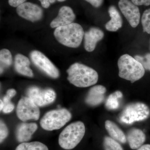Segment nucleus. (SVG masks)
<instances>
[{"mask_svg": "<svg viewBox=\"0 0 150 150\" xmlns=\"http://www.w3.org/2000/svg\"><path fill=\"white\" fill-rule=\"evenodd\" d=\"M90 3L92 6L95 8H98L102 5L103 0H85Z\"/></svg>", "mask_w": 150, "mask_h": 150, "instance_id": "31", "label": "nucleus"}, {"mask_svg": "<svg viewBox=\"0 0 150 150\" xmlns=\"http://www.w3.org/2000/svg\"><path fill=\"white\" fill-rule=\"evenodd\" d=\"M26 95L38 106H46L54 102L56 98V94L53 89H43L37 86H31L26 91Z\"/></svg>", "mask_w": 150, "mask_h": 150, "instance_id": "8", "label": "nucleus"}, {"mask_svg": "<svg viewBox=\"0 0 150 150\" xmlns=\"http://www.w3.org/2000/svg\"><path fill=\"white\" fill-rule=\"evenodd\" d=\"M57 1H59V2H64L66 1V0H57Z\"/></svg>", "mask_w": 150, "mask_h": 150, "instance_id": "35", "label": "nucleus"}, {"mask_svg": "<svg viewBox=\"0 0 150 150\" xmlns=\"http://www.w3.org/2000/svg\"><path fill=\"white\" fill-rule=\"evenodd\" d=\"M108 11L111 19L105 24V28L108 31L115 32L122 26V18L118 10L114 6H110Z\"/></svg>", "mask_w": 150, "mask_h": 150, "instance_id": "17", "label": "nucleus"}, {"mask_svg": "<svg viewBox=\"0 0 150 150\" xmlns=\"http://www.w3.org/2000/svg\"><path fill=\"white\" fill-rule=\"evenodd\" d=\"M26 0H8V4L11 6L18 7L25 3Z\"/></svg>", "mask_w": 150, "mask_h": 150, "instance_id": "29", "label": "nucleus"}, {"mask_svg": "<svg viewBox=\"0 0 150 150\" xmlns=\"http://www.w3.org/2000/svg\"><path fill=\"white\" fill-rule=\"evenodd\" d=\"M0 102H1L0 103V110H3L4 106V102H3V100H0Z\"/></svg>", "mask_w": 150, "mask_h": 150, "instance_id": "34", "label": "nucleus"}, {"mask_svg": "<svg viewBox=\"0 0 150 150\" xmlns=\"http://www.w3.org/2000/svg\"><path fill=\"white\" fill-rule=\"evenodd\" d=\"M105 129L111 138L121 143H126V138L125 134L114 122L107 120L105 121Z\"/></svg>", "mask_w": 150, "mask_h": 150, "instance_id": "19", "label": "nucleus"}, {"mask_svg": "<svg viewBox=\"0 0 150 150\" xmlns=\"http://www.w3.org/2000/svg\"><path fill=\"white\" fill-rule=\"evenodd\" d=\"M16 150H48L47 146L38 142H24L17 147Z\"/></svg>", "mask_w": 150, "mask_h": 150, "instance_id": "21", "label": "nucleus"}, {"mask_svg": "<svg viewBox=\"0 0 150 150\" xmlns=\"http://www.w3.org/2000/svg\"><path fill=\"white\" fill-rule=\"evenodd\" d=\"M84 33L80 25L72 23L56 28L54 30V35L56 40L64 46L76 48L81 45Z\"/></svg>", "mask_w": 150, "mask_h": 150, "instance_id": "2", "label": "nucleus"}, {"mask_svg": "<svg viewBox=\"0 0 150 150\" xmlns=\"http://www.w3.org/2000/svg\"><path fill=\"white\" fill-rule=\"evenodd\" d=\"M104 33L99 28L93 27L84 33V48L88 52L93 51L98 41L104 37Z\"/></svg>", "mask_w": 150, "mask_h": 150, "instance_id": "13", "label": "nucleus"}, {"mask_svg": "<svg viewBox=\"0 0 150 150\" xmlns=\"http://www.w3.org/2000/svg\"><path fill=\"white\" fill-rule=\"evenodd\" d=\"M37 129V125L35 123H21L17 127L16 131L17 140L21 143L28 142Z\"/></svg>", "mask_w": 150, "mask_h": 150, "instance_id": "14", "label": "nucleus"}, {"mask_svg": "<svg viewBox=\"0 0 150 150\" xmlns=\"http://www.w3.org/2000/svg\"><path fill=\"white\" fill-rule=\"evenodd\" d=\"M14 108V105L13 103L10 102L4 103V106L2 110L4 113H8L12 112Z\"/></svg>", "mask_w": 150, "mask_h": 150, "instance_id": "28", "label": "nucleus"}, {"mask_svg": "<svg viewBox=\"0 0 150 150\" xmlns=\"http://www.w3.org/2000/svg\"><path fill=\"white\" fill-rule=\"evenodd\" d=\"M137 150H150V145L146 144L143 145L140 147Z\"/></svg>", "mask_w": 150, "mask_h": 150, "instance_id": "33", "label": "nucleus"}, {"mask_svg": "<svg viewBox=\"0 0 150 150\" xmlns=\"http://www.w3.org/2000/svg\"><path fill=\"white\" fill-rule=\"evenodd\" d=\"M105 150H123L121 145L116 140L109 137H105L103 142Z\"/></svg>", "mask_w": 150, "mask_h": 150, "instance_id": "23", "label": "nucleus"}, {"mask_svg": "<svg viewBox=\"0 0 150 150\" xmlns=\"http://www.w3.org/2000/svg\"><path fill=\"white\" fill-rule=\"evenodd\" d=\"M16 92L14 89H10L8 90L6 95L3 98V102L4 103L11 102V99L16 95Z\"/></svg>", "mask_w": 150, "mask_h": 150, "instance_id": "27", "label": "nucleus"}, {"mask_svg": "<svg viewBox=\"0 0 150 150\" xmlns=\"http://www.w3.org/2000/svg\"><path fill=\"white\" fill-rule=\"evenodd\" d=\"M85 131V127L83 122L76 121L71 123L67 126L59 135V145L64 149H72L82 139Z\"/></svg>", "mask_w": 150, "mask_h": 150, "instance_id": "4", "label": "nucleus"}, {"mask_svg": "<svg viewBox=\"0 0 150 150\" xmlns=\"http://www.w3.org/2000/svg\"><path fill=\"white\" fill-rule=\"evenodd\" d=\"M38 1H40L41 5L43 8H47L50 6L51 4L55 3L56 0H38Z\"/></svg>", "mask_w": 150, "mask_h": 150, "instance_id": "32", "label": "nucleus"}, {"mask_svg": "<svg viewBox=\"0 0 150 150\" xmlns=\"http://www.w3.org/2000/svg\"><path fill=\"white\" fill-rule=\"evenodd\" d=\"M134 58L141 63L145 70L150 71V53L144 55H136Z\"/></svg>", "mask_w": 150, "mask_h": 150, "instance_id": "25", "label": "nucleus"}, {"mask_svg": "<svg viewBox=\"0 0 150 150\" xmlns=\"http://www.w3.org/2000/svg\"><path fill=\"white\" fill-rule=\"evenodd\" d=\"M150 110L146 105L137 102L128 105L121 112L119 120L121 123L131 124L137 121H143L149 118Z\"/></svg>", "mask_w": 150, "mask_h": 150, "instance_id": "6", "label": "nucleus"}, {"mask_svg": "<svg viewBox=\"0 0 150 150\" xmlns=\"http://www.w3.org/2000/svg\"><path fill=\"white\" fill-rule=\"evenodd\" d=\"M127 140L129 146L132 149H137L142 146L146 140L144 133L137 129H131L127 135Z\"/></svg>", "mask_w": 150, "mask_h": 150, "instance_id": "18", "label": "nucleus"}, {"mask_svg": "<svg viewBox=\"0 0 150 150\" xmlns=\"http://www.w3.org/2000/svg\"><path fill=\"white\" fill-rule=\"evenodd\" d=\"M134 4L137 6L150 5V0H131Z\"/></svg>", "mask_w": 150, "mask_h": 150, "instance_id": "30", "label": "nucleus"}, {"mask_svg": "<svg viewBox=\"0 0 150 150\" xmlns=\"http://www.w3.org/2000/svg\"><path fill=\"white\" fill-rule=\"evenodd\" d=\"M123 96L122 93L116 91L110 94L105 102V107L108 110H115L119 107V99Z\"/></svg>", "mask_w": 150, "mask_h": 150, "instance_id": "20", "label": "nucleus"}, {"mask_svg": "<svg viewBox=\"0 0 150 150\" xmlns=\"http://www.w3.org/2000/svg\"><path fill=\"white\" fill-rule=\"evenodd\" d=\"M8 134L7 126L5 123L1 120L0 123V142L1 143L7 137Z\"/></svg>", "mask_w": 150, "mask_h": 150, "instance_id": "26", "label": "nucleus"}, {"mask_svg": "<svg viewBox=\"0 0 150 150\" xmlns=\"http://www.w3.org/2000/svg\"><path fill=\"white\" fill-rule=\"evenodd\" d=\"M118 75L120 78L129 81L131 83L142 79L145 71L140 62L128 54H124L118 59Z\"/></svg>", "mask_w": 150, "mask_h": 150, "instance_id": "3", "label": "nucleus"}, {"mask_svg": "<svg viewBox=\"0 0 150 150\" xmlns=\"http://www.w3.org/2000/svg\"><path fill=\"white\" fill-rule=\"evenodd\" d=\"M30 63L29 59L26 56L21 54H17L15 57V69L20 74L32 77L33 74L29 67Z\"/></svg>", "mask_w": 150, "mask_h": 150, "instance_id": "16", "label": "nucleus"}, {"mask_svg": "<svg viewBox=\"0 0 150 150\" xmlns=\"http://www.w3.org/2000/svg\"><path fill=\"white\" fill-rule=\"evenodd\" d=\"M71 117V112L65 108L50 110L41 118L40 126L46 131L58 130L69 122Z\"/></svg>", "mask_w": 150, "mask_h": 150, "instance_id": "5", "label": "nucleus"}, {"mask_svg": "<svg viewBox=\"0 0 150 150\" xmlns=\"http://www.w3.org/2000/svg\"><path fill=\"white\" fill-rule=\"evenodd\" d=\"M18 117L23 122L34 120L37 121L40 117V110L38 106L33 100L28 97L20 100L16 108Z\"/></svg>", "mask_w": 150, "mask_h": 150, "instance_id": "7", "label": "nucleus"}, {"mask_svg": "<svg viewBox=\"0 0 150 150\" xmlns=\"http://www.w3.org/2000/svg\"><path fill=\"white\" fill-rule=\"evenodd\" d=\"M106 91V88L103 86L93 87L89 91L86 97V103L91 106H96L101 104L104 101Z\"/></svg>", "mask_w": 150, "mask_h": 150, "instance_id": "15", "label": "nucleus"}, {"mask_svg": "<svg viewBox=\"0 0 150 150\" xmlns=\"http://www.w3.org/2000/svg\"><path fill=\"white\" fill-rule=\"evenodd\" d=\"M17 13L23 18L33 22L40 20L43 16V10L33 3L25 2L17 7Z\"/></svg>", "mask_w": 150, "mask_h": 150, "instance_id": "11", "label": "nucleus"}, {"mask_svg": "<svg viewBox=\"0 0 150 150\" xmlns=\"http://www.w3.org/2000/svg\"><path fill=\"white\" fill-rule=\"evenodd\" d=\"M67 72L68 80L78 87H88L95 84L98 81V74L95 70L80 63L73 64Z\"/></svg>", "mask_w": 150, "mask_h": 150, "instance_id": "1", "label": "nucleus"}, {"mask_svg": "<svg viewBox=\"0 0 150 150\" xmlns=\"http://www.w3.org/2000/svg\"><path fill=\"white\" fill-rule=\"evenodd\" d=\"M1 62V74L4 71V68L9 67L12 64V56L9 50L3 49L0 51Z\"/></svg>", "mask_w": 150, "mask_h": 150, "instance_id": "22", "label": "nucleus"}, {"mask_svg": "<svg viewBox=\"0 0 150 150\" xmlns=\"http://www.w3.org/2000/svg\"><path fill=\"white\" fill-rule=\"evenodd\" d=\"M142 24L144 32L150 34V8L145 10L143 13Z\"/></svg>", "mask_w": 150, "mask_h": 150, "instance_id": "24", "label": "nucleus"}, {"mask_svg": "<svg viewBox=\"0 0 150 150\" xmlns=\"http://www.w3.org/2000/svg\"><path fill=\"white\" fill-rule=\"evenodd\" d=\"M118 6L131 27L136 28L139 23L140 14L139 9L137 6L129 0H120Z\"/></svg>", "mask_w": 150, "mask_h": 150, "instance_id": "10", "label": "nucleus"}, {"mask_svg": "<svg viewBox=\"0 0 150 150\" xmlns=\"http://www.w3.org/2000/svg\"><path fill=\"white\" fill-rule=\"evenodd\" d=\"M30 58L34 65L49 77L53 79L59 77V70L43 53L35 50L32 51Z\"/></svg>", "mask_w": 150, "mask_h": 150, "instance_id": "9", "label": "nucleus"}, {"mask_svg": "<svg viewBox=\"0 0 150 150\" xmlns=\"http://www.w3.org/2000/svg\"><path fill=\"white\" fill-rule=\"evenodd\" d=\"M76 16L72 9L67 6H64L59 9V13L50 23L52 28L64 26L72 23Z\"/></svg>", "mask_w": 150, "mask_h": 150, "instance_id": "12", "label": "nucleus"}]
</instances>
